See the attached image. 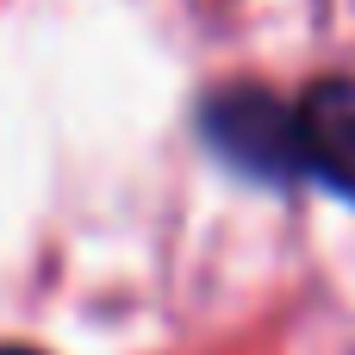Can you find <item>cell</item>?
Segmentation results:
<instances>
[{
	"instance_id": "3957f363",
	"label": "cell",
	"mask_w": 355,
	"mask_h": 355,
	"mask_svg": "<svg viewBox=\"0 0 355 355\" xmlns=\"http://www.w3.org/2000/svg\"><path fill=\"white\" fill-rule=\"evenodd\" d=\"M0 355H44V349H0Z\"/></svg>"
},
{
	"instance_id": "7a4b0ae2",
	"label": "cell",
	"mask_w": 355,
	"mask_h": 355,
	"mask_svg": "<svg viewBox=\"0 0 355 355\" xmlns=\"http://www.w3.org/2000/svg\"><path fill=\"white\" fill-rule=\"evenodd\" d=\"M293 119H300V162H306V175H318L324 187L355 200V81L331 75V81L306 87Z\"/></svg>"
},
{
	"instance_id": "6da1fadb",
	"label": "cell",
	"mask_w": 355,
	"mask_h": 355,
	"mask_svg": "<svg viewBox=\"0 0 355 355\" xmlns=\"http://www.w3.org/2000/svg\"><path fill=\"white\" fill-rule=\"evenodd\" d=\"M200 131L206 144L250 181H293L306 175L300 162V119L281 94L256 87V81H231L218 94H206L200 106Z\"/></svg>"
}]
</instances>
